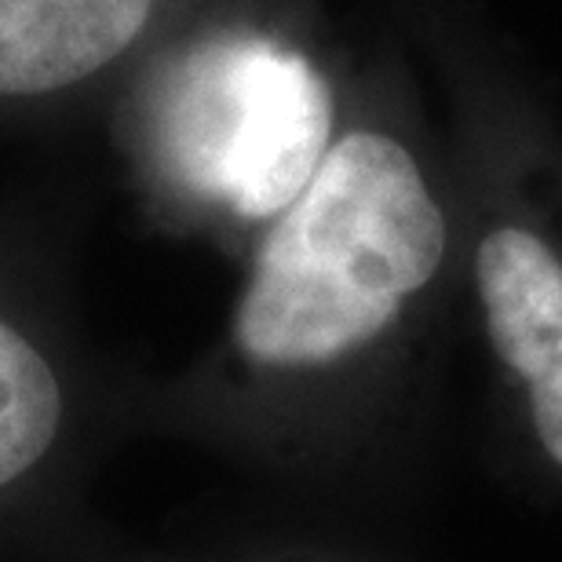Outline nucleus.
<instances>
[{"mask_svg":"<svg viewBox=\"0 0 562 562\" xmlns=\"http://www.w3.org/2000/svg\"><path fill=\"white\" fill-rule=\"evenodd\" d=\"M344 117L318 172L263 227L234 311L252 366L311 373L387 336L446 278L457 223L413 125L384 106Z\"/></svg>","mask_w":562,"mask_h":562,"instance_id":"1","label":"nucleus"},{"mask_svg":"<svg viewBox=\"0 0 562 562\" xmlns=\"http://www.w3.org/2000/svg\"><path fill=\"white\" fill-rule=\"evenodd\" d=\"M161 0H0V95L85 85L136 48Z\"/></svg>","mask_w":562,"mask_h":562,"instance_id":"3","label":"nucleus"},{"mask_svg":"<svg viewBox=\"0 0 562 562\" xmlns=\"http://www.w3.org/2000/svg\"><path fill=\"white\" fill-rule=\"evenodd\" d=\"M347 117V95L307 0H249L179 55L157 103V143L201 205L267 227Z\"/></svg>","mask_w":562,"mask_h":562,"instance_id":"2","label":"nucleus"},{"mask_svg":"<svg viewBox=\"0 0 562 562\" xmlns=\"http://www.w3.org/2000/svg\"><path fill=\"white\" fill-rule=\"evenodd\" d=\"M59 380L26 336L0 322V486L37 464L59 431Z\"/></svg>","mask_w":562,"mask_h":562,"instance_id":"4","label":"nucleus"}]
</instances>
